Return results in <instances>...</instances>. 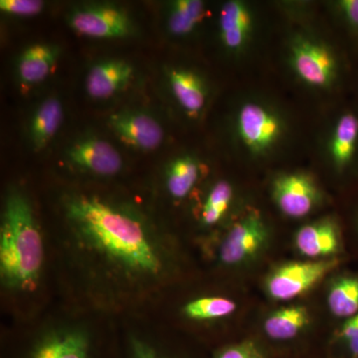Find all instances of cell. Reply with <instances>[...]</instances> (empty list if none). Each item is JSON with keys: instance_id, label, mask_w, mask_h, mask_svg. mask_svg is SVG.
<instances>
[{"instance_id": "obj_1", "label": "cell", "mask_w": 358, "mask_h": 358, "mask_svg": "<svg viewBox=\"0 0 358 358\" xmlns=\"http://www.w3.org/2000/svg\"><path fill=\"white\" fill-rule=\"evenodd\" d=\"M66 212L80 248L127 279L154 281L164 272L159 245L141 221L98 197L78 195Z\"/></svg>"}, {"instance_id": "obj_2", "label": "cell", "mask_w": 358, "mask_h": 358, "mask_svg": "<svg viewBox=\"0 0 358 358\" xmlns=\"http://www.w3.org/2000/svg\"><path fill=\"white\" fill-rule=\"evenodd\" d=\"M44 260L43 241L24 195L7 196L0 227V275L8 288L34 291Z\"/></svg>"}, {"instance_id": "obj_3", "label": "cell", "mask_w": 358, "mask_h": 358, "mask_svg": "<svg viewBox=\"0 0 358 358\" xmlns=\"http://www.w3.org/2000/svg\"><path fill=\"white\" fill-rule=\"evenodd\" d=\"M286 60L299 83L320 93L338 89L348 68L343 53L333 42L303 26L289 33Z\"/></svg>"}, {"instance_id": "obj_4", "label": "cell", "mask_w": 358, "mask_h": 358, "mask_svg": "<svg viewBox=\"0 0 358 358\" xmlns=\"http://www.w3.org/2000/svg\"><path fill=\"white\" fill-rule=\"evenodd\" d=\"M288 117L275 103L249 98L238 106L234 134L243 154L252 159H266L281 150L288 138Z\"/></svg>"}, {"instance_id": "obj_5", "label": "cell", "mask_w": 358, "mask_h": 358, "mask_svg": "<svg viewBox=\"0 0 358 358\" xmlns=\"http://www.w3.org/2000/svg\"><path fill=\"white\" fill-rule=\"evenodd\" d=\"M69 24L79 34L98 39L124 38L134 30L129 14L124 9L109 4L75 9L70 14Z\"/></svg>"}, {"instance_id": "obj_6", "label": "cell", "mask_w": 358, "mask_h": 358, "mask_svg": "<svg viewBox=\"0 0 358 358\" xmlns=\"http://www.w3.org/2000/svg\"><path fill=\"white\" fill-rule=\"evenodd\" d=\"M272 196L278 208L291 218H303L317 208L322 200L312 176L301 171L284 173L272 182Z\"/></svg>"}, {"instance_id": "obj_7", "label": "cell", "mask_w": 358, "mask_h": 358, "mask_svg": "<svg viewBox=\"0 0 358 358\" xmlns=\"http://www.w3.org/2000/svg\"><path fill=\"white\" fill-rule=\"evenodd\" d=\"M336 265V260H320L282 266L268 277V293L275 301L292 300L312 289Z\"/></svg>"}, {"instance_id": "obj_8", "label": "cell", "mask_w": 358, "mask_h": 358, "mask_svg": "<svg viewBox=\"0 0 358 358\" xmlns=\"http://www.w3.org/2000/svg\"><path fill=\"white\" fill-rule=\"evenodd\" d=\"M219 36L225 50L241 57L251 48L257 29V16L251 4L228 0L219 13Z\"/></svg>"}, {"instance_id": "obj_9", "label": "cell", "mask_w": 358, "mask_h": 358, "mask_svg": "<svg viewBox=\"0 0 358 358\" xmlns=\"http://www.w3.org/2000/svg\"><path fill=\"white\" fill-rule=\"evenodd\" d=\"M268 236V226L262 215L257 211H249L234 224L224 239L221 261L230 266L246 262L262 249Z\"/></svg>"}, {"instance_id": "obj_10", "label": "cell", "mask_w": 358, "mask_h": 358, "mask_svg": "<svg viewBox=\"0 0 358 358\" xmlns=\"http://www.w3.org/2000/svg\"><path fill=\"white\" fill-rule=\"evenodd\" d=\"M326 157L338 174L358 162V114L346 109L336 115L326 141Z\"/></svg>"}, {"instance_id": "obj_11", "label": "cell", "mask_w": 358, "mask_h": 358, "mask_svg": "<svg viewBox=\"0 0 358 358\" xmlns=\"http://www.w3.org/2000/svg\"><path fill=\"white\" fill-rule=\"evenodd\" d=\"M109 124L124 143L138 150H155L164 141V129L159 122L143 113H117L110 115Z\"/></svg>"}, {"instance_id": "obj_12", "label": "cell", "mask_w": 358, "mask_h": 358, "mask_svg": "<svg viewBox=\"0 0 358 358\" xmlns=\"http://www.w3.org/2000/svg\"><path fill=\"white\" fill-rule=\"evenodd\" d=\"M67 157L75 166L98 176H115L122 166L120 152L102 138L77 141L68 150Z\"/></svg>"}, {"instance_id": "obj_13", "label": "cell", "mask_w": 358, "mask_h": 358, "mask_svg": "<svg viewBox=\"0 0 358 358\" xmlns=\"http://www.w3.org/2000/svg\"><path fill=\"white\" fill-rule=\"evenodd\" d=\"M171 94L186 114L197 117L206 107L209 89L206 80L189 68L176 67L167 74Z\"/></svg>"}, {"instance_id": "obj_14", "label": "cell", "mask_w": 358, "mask_h": 358, "mask_svg": "<svg viewBox=\"0 0 358 358\" xmlns=\"http://www.w3.org/2000/svg\"><path fill=\"white\" fill-rule=\"evenodd\" d=\"M133 77V66L126 61H102L94 65L87 75V93L94 99L110 98L126 88Z\"/></svg>"}, {"instance_id": "obj_15", "label": "cell", "mask_w": 358, "mask_h": 358, "mask_svg": "<svg viewBox=\"0 0 358 358\" xmlns=\"http://www.w3.org/2000/svg\"><path fill=\"white\" fill-rule=\"evenodd\" d=\"M296 246L303 255L310 258L334 255L339 248L338 225L331 218L308 224L296 233Z\"/></svg>"}, {"instance_id": "obj_16", "label": "cell", "mask_w": 358, "mask_h": 358, "mask_svg": "<svg viewBox=\"0 0 358 358\" xmlns=\"http://www.w3.org/2000/svg\"><path fill=\"white\" fill-rule=\"evenodd\" d=\"M91 345L82 331H60L45 336L33 348L29 358H90Z\"/></svg>"}, {"instance_id": "obj_17", "label": "cell", "mask_w": 358, "mask_h": 358, "mask_svg": "<svg viewBox=\"0 0 358 358\" xmlns=\"http://www.w3.org/2000/svg\"><path fill=\"white\" fill-rule=\"evenodd\" d=\"M58 47L51 44L37 43L26 48L18 60V76L26 85L38 84L50 75L57 63Z\"/></svg>"}, {"instance_id": "obj_18", "label": "cell", "mask_w": 358, "mask_h": 358, "mask_svg": "<svg viewBox=\"0 0 358 358\" xmlns=\"http://www.w3.org/2000/svg\"><path fill=\"white\" fill-rule=\"evenodd\" d=\"M63 121V107L56 98L42 102L30 124V140L36 152L43 150L57 134Z\"/></svg>"}, {"instance_id": "obj_19", "label": "cell", "mask_w": 358, "mask_h": 358, "mask_svg": "<svg viewBox=\"0 0 358 358\" xmlns=\"http://www.w3.org/2000/svg\"><path fill=\"white\" fill-rule=\"evenodd\" d=\"M206 6L200 0H176L169 6L167 28L174 36L192 34L206 15Z\"/></svg>"}, {"instance_id": "obj_20", "label": "cell", "mask_w": 358, "mask_h": 358, "mask_svg": "<svg viewBox=\"0 0 358 358\" xmlns=\"http://www.w3.org/2000/svg\"><path fill=\"white\" fill-rule=\"evenodd\" d=\"M200 164L190 155H179L166 169V188L176 199H185L199 181Z\"/></svg>"}, {"instance_id": "obj_21", "label": "cell", "mask_w": 358, "mask_h": 358, "mask_svg": "<svg viewBox=\"0 0 358 358\" xmlns=\"http://www.w3.org/2000/svg\"><path fill=\"white\" fill-rule=\"evenodd\" d=\"M310 317L307 308L300 306L284 308L266 320L264 329L271 338L288 341L294 338L308 326Z\"/></svg>"}, {"instance_id": "obj_22", "label": "cell", "mask_w": 358, "mask_h": 358, "mask_svg": "<svg viewBox=\"0 0 358 358\" xmlns=\"http://www.w3.org/2000/svg\"><path fill=\"white\" fill-rule=\"evenodd\" d=\"M329 310L336 317H350L358 313V279L341 278L334 282L327 296Z\"/></svg>"}, {"instance_id": "obj_23", "label": "cell", "mask_w": 358, "mask_h": 358, "mask_svg": "<svg viewBox=\"0 0 358 358\" xmlns=\"http://www.w3.org/2000/svg\"><path fill=\"white\" fill-rule=\"evenodd\" d=\"M233 199L234 189L228 181L220 180L212 186L201 212V220L204 225L213 226L220 222L229 211Z\"/></svg>"}, {"instance_id": "obj_24", "label": "cell", "mask_w": 358, "mask_h": 358, "mask_svg": "<svg viewBox=\"0 0 358 358\" xmlns=\"http://www.w3.org/2000/svg\"><path fill=\"white\" fill-rule=\"evenodd\" d=\"M236 308V303L230 299L206 296L188 303L183 308V313L189 319L208 320L228 317Z\"/></svg>"}, {"instance_id": "obj_25", "label": "cell", "mask_w": 358, "mask_h": 358, "mask_svg": "<svg viewBox=\"0 0 358 358\" xmlns=\"http://www.w3.org/2000/svg\"><path fill=\"white\" fill-rule=\"evenodd\" d=\"M329 6L339 25L350 40L358 45V0H336Z\"/></svg>"}, {"instance_id": "obj_26", "label": "cell", "mask_w": 358, "mask_h": 358, "mask_svg": "<svg viewBox=\"0 0 358 358\" xmlns=\"http://www.w3.org/2000/svg\"><path fill=\"white\" fill-rule=\"evenodd\" d=\"M45 3L40 0H1L0 9L2 13L14 16L37 15L43 10Z\"/></svg>"}, {"instance_id": "obj_27", "label": "cell", "mask_w": 358, "mask_h": 358, "mask_svg": "<svg viewBox=\"0 0 358 358\" xmlns=\"http://www.w3.org/2000/svg\"><path fill=\"white\" fill-rule=\"evenodd\" d=\"M217 358H264L253 341H244L224 350Z\"/></svg>"}, {"instance_id": "obj_28", "label": "cell", "mask_w": 358, "mask_h": 358, "mask_svg": "<svg viewBox=\"0 0 358 358\" xmlns=\"http://www.w3.org/2000/svg\"><path fill=\"white\" fill-rule=\"evenodd\" d=\"M341 338L345 339L350 352L358 357V313L346 320L341 331Z\"/></svg>"}, {"instance_id": "obj_29", "label": "cell", "mask_w": 358, "mask_h": 358, "mask_svg": "<svg viewBox=\"0 0 358 358\" xmlns=\"http://www.w3.org/2000/svg\"><path fill=\"white\" fill-rule=\"evenodd\" d=\"M131 358H164L154 346L138 338L131 341Z\"/></svg>"}]
</instances>
